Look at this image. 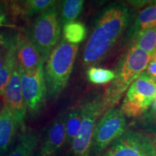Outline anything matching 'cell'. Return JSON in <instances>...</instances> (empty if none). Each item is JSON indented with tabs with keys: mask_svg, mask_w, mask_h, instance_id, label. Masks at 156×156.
Here are the masks:
<instances>
[{
	"mask_svg": "<svg viewBox=\"0 0 156 156\" xmlns=\"http://www.w3.org/2000/svg\"><path fill=\"white\" fill-rule=\"evenodd\" d=\"M131 18V9L124 4H112L103 9L84 49L85 67H93L108 56L126 30Z\"/></svg>",
	"mask_w": 156,
	"mask_h": 156,
	"instance_id": "cell-1",
	"label": "cell"
},
{
	"mask_svg": "<svg viewBox=\"0 0 156 156\" xmlns=\"http://www.w3.org/2000/svg\"><path fill=\"white\" fill-rule=\"evenodd\" d=\"M149 136H150V137H151V139L152 143H153L154 150H155V154H156V133L155 134H149Z\"/></svg>",
	"mask_w": 156,
	"mask_h": 156,
	"instance_id": "cell-27",
	"label": "cell"
},
{
	"mask_svg": "<svg viewBox=\"0 0 156 156\" xmlns=\"http://www.w3.org/2000/svg\"><path fill=\"white\" fill-rule=\"evenodd\" d=\"M4 44L6 47V57L2 67L0 69V96H2L14 69L16 67V38L6 40Z\"/></svg>",
	"mask_w": 156,
	"mask_h": 156,
	"instance_id": "cell-15",
	"label": "cell"
},
{
	"mask_svg": "<svg viewBox=\"0 0 156 156\" xmlns=\"http://www.w3.org/2000/svg\"><path fill=\"white\" fill-rule=\"evenodd\" d=\"M87 28L83 23L74 21L64 25L63 38L70 44L78 45L86 38Z\"/></svg>",
	"mask_w": 156,
	"mask_h": 156,
	"instance_id": "cell-19",
	"label": "cell"
},
{
	"mask_svg": "<svg viewBox=\"0 0 156 156\" xmlns=\"http://www.w3.org/2000/svg\"><path fill=\"white\" fill-rule=\"evenodd\" d=\"M60 34L61 26L56 5L36 17L28 37L46 62L56 46Z\"/></svg>",
	"mask_w": 156,
	"mask_h": 156,
	"instance_id": "cell-4",
	"label": "cell"
},
{
	"mask_svg": "<svg viewBox=\"0 0 156 156\" xmlns=\"http://www.w3.org/2000/svg\"><path fill=\"white\" fill-rule=\"evenodd\" d=\"M146 69H147L146 73L151 77H153V79L156 80V51L155 54H153Z\"/></svg>",
	"mask_w": 156,
	"mask_h": 156,
	"instance_id": "cell-24",
	"label": "cell"
},
{
	"mask_svg": "<svg viewBox=\"0 0 156 156\" xmlns=\"http://www.w3.org/2000/svg\"><path fill=\"white\" fill-rule=\"evenodd\" d=\"M18 127L20 126L14 116L4 106L0 112V155L9 149Z\"/></svg>",
	"mask_w": 156,
	"mask_h": 156,
	"instance_id": "cell-14",
	"label": "cell"
},
{
	"mask_svg": "<svg viewBox=\"0 0 156 156\" xmlns=\"http://www.w3.org/2000/svg\"><path fill=\"white\" fill-rule=\"evenodd\" d=\"M20 70L21 89L27 111L35 116L41 111L46 103L47 93L44 77V64L31 73Z\"/></svg>",
	"mask_w": 156,
	"mask_h": 156,
	"instance_id": "cell-8",
	"label": "cell"
},
{
	"mask_svg": "<svg viewBox=\"0 0 156 156\" xmlns=\"http://www.w3.org/2000/svg\"><path fill=\"white\" fill-rule=\"evenodd\" d=\"M146 122H147L150 124H156V97L155 100L152 103L151 108L147 112V114H145V116L142 117Z\"/></svg>",
	"mask_w": 156,
	"mask_h": 156,
	"instance_id": "cell-23",
	"label": "cell"
},
{
	"mask_svg": "<svg viewBox=\"0 0 156 156\" xmlns=\"http://www.w3.org/2000/svg\"><path fill=\"white\" fill-rule=\"evenodd\" d=\"M5 17H6V15L5 14V12H3L2 9L0 7V25L2 24V23L5 22Z\"/></svg>",
	"mask_w": 156,
	"mask_h": 156,
	"instance_id": "cell-28",
	"label": "cell"
},
{
	"mask_svg": "<svg viewBox=\"0 0 156 156\" xmlns=\"http://www.w3.org/2000/svg\"><path fill=\"white\" fill-rule=\"evenodd\" d=\"M132 38V45L148 54H155L156 51V26L142 30Z\"/></svg>",
	"mask_w": 156,
	"mask_h": 156,
	"instance_id": "cell-18",
	"label": "cell"
},
{
	"mask_svg": "<svg viewBox=\"0 0 156 156\" xmlns=\"http://www.w3.org/2000/svg\"><path fill=\"white\" fill-rule=\"evenodd\" d=\"M155 26H156V2L142 9L137 15L132 27V37L142 30Z\"/></svg>",
	"mask_w": 156,
	"mask_h": 156,
	"instance_id": "cell-17",
	"label": "cell"
},
{
	"mask_svg": "<svg viewBox=\"0 0 156 156\" xmlns=\"http://www.w3.org/2000/svg\"><path fill=\"white\" fill-rule=\"evenodd\" d=\"M115 73L110 69L101 67H90L87 70V77L91 83L95 85H103L113 81Z\"/></svg>",
	"mask_w": 156,
	"mask_h": 156,
	"instance_id": "cell-22",
	"label": "cell"
},
{
	"mask_svg": "<svg viewBox=\"0 0 156 156\" xmlns=\"http://www.w3.org/2000/svg\"><path fill=\"white\" fill-rule=\"evenodd\" d=\"M36 156H57V153H48V152H44L40 150L38 153H37Z\"/></svg>",
	"mask_w": 156,
	"mask_h": 156,
	"instance_id": "cell-26",
	"label": "cell"
},
{
	"mask_svg": "<svg viewBox=\"0 0 156 156\" xmlns=\"http://www.w3.org/2000/svg\"><path fill=\"white\" fill-rule=\"evenodd\" d=\"M56 5L53 0H27L21 2H11L9 9L16 18H29L33 15L42 13Z\"/></svg>",
	"mask_w": 156,
	"mask_h": 156,
	"instance_id": "cell-13",
	"label": "cell"
},
{
	"mask_svg": "<svg viewBox=\"0 0 156 156\" xmlns=\"http://www.w3.org/2000/svg\"><path fill=\"white\" fill-rule=\"evenodd\" d=\"M156 97V80L143 72L129 87L121 111L129 118L145 114Z\"/></svg>",
	"mask_w": 156,
	"mask_h": 156,
	"instance_id": "cell-6",
	"label": "cell"
},
{
	"mask_svg": "<svg viewBox=\"0 0 156 156\" xmlns=\"http://www.w3.org/2000/svg\"><path fill=\"white\" fill-rule=\"evenodd\" d=\"M16 54L19 69L25 73H33L45 62L41 54L23 33H19L16 36Z\"/></svg>",
	"mask_w": 156,
	"mask_h": 156,
	"instance_id": "cell-11",
	"label": "cell"
},
{
	"mask_svg": "<svg viewBox=\"0 0 156 156\" xmlns=\"http://www.w3.org/2000/svg\"><path fill=\"white\" fill-rule=\"evenodd\" d=\"M82 123L80 106L75 107L70 111L66 119V145H71L77 136Z\"/></svg>",
	"mask_w": 156,
	"mask_h": 156,
	"instance_id": "cell-20",
	"label": "cell"
},
{
	"mask_svg": "<svg viewBox=\"0 0 156 156\" xmlns=\"http://www.w3.org/2000/svg\"><path fill=\"white\" fill-rule=\"evenodd\" d=\"M126 121L121 108L108 109L98 121L91 141L89 156H101L126 131Z\"/></svg>",
	"mask_w": 156,
	"mask_h": 156,
	"instance_id": "cell-5",
	"label": "cell"
},
{
	"mask_svg": "<svg viewBox=\"0 0 156 156\" xmlns=\"http://www.w3.org/2000/svg\"><path fill=\"white\" fill-rule=\"evenodd\" d=\"M84 5L83 0H66L61 8V23L66 25L75 21L80 14Z\"/></svg>",
	"mask_w": 156,
	"mask_h": 156,
	"instance_id": "cell-21",
	"label": "cell"
},
{
	"mask_svg": "<svg viewBox=\"0 0 156 156\" xmlns=\"http://www.w3.org/2000/svg\"><path fill=\"white\" fill-rule=\"evenodd\" d=\"M4 106L12 114L20 127L24 129L27 108L21 89L20 75L18 64L14 69L5 93L3 94Z\"/></svg>",
	"mask_w": 156,
	"mask_h": 156,
	"instance_id": "cell-10",
	"label": "cell"
},
{
	"mask_svg": "<svg viewBox=\"0 0 156 156\" xmlns=\"http://www.w3.org/2000/svg\"><path fill=\"white\" fill-rule=\"evenodd\" d=\"M40 135L34 129H23L18 142L7 156H34L38 145Z\"/></svg>",
	"mask_w": 156,
	"mask_h": 156,
	"instance_id": "cell-16",
	"label": "cell"
},
{
	"mask_svg": "<svg viewBox=\"0 0 156 156\" xmlns=\"http://www.w3.org/2000/svg\"><path fill=\"white\" fill-rule=\"evenodd\" d=\"M82 123L71 145L72 156H89L91 141L98 119L105 113L102 95L87 99L80 106Z\"/></svg>",
	"mask_w": 156,
	"mask_h": 156,
	"instance_id": "cell-7",
	"label": "cell"
},
{
	"mask_svg": "<svg viewBox=\"0 0 156 156\" xmlns=\"http://www.w3.org/2000/svg\"><path fill=\"white\" fill-rule=\"evenodd\" d=\"M101 156H156V154L149 134L129 130Z\"/></svg>",
	"mask_w": 156,
	"mask_h": 156,
	"instance_id": "cell-9",
	"label": "cell"
},
{
	"mask_svg": "<svg viewBox=\"0 0 156 156\" xmlns=\"http://www.w3.org/2000/svg\"><path fill=\"white\" fill-rule=\"evenodd\" d=\"M3 46H0V69L2 67L4 62H5V57H6V47L5 45L2 43Z\"/></svg>",
	"mask_w": 156,
	"mask_h": 156,
	"instance_id": "cell-25",
	"label": "cell"
},
{
	"mask_svg": "<svg viewBox=\"0 0 156 156\" xmlns=\"http://www.w3.org/2000/svg\"><path fill=\"white\" fill-rule=\"evenodd\" d=\"M78 51V45L70 44L63 38L51 52L44 69L47 93L56 98L67 86Z\"/></svg>",
	"mask_w": 156,
	"mask_h": 156,
	"instance_id": "cell-3",
	"label": "cell"
},
{
	"mask_svg": "<svg viewBox=\"0 0 156 156\" xmlns=\"http://www.w3.org/2000/svg\"><path fill=\"white\" fill-rule=\"evenodd\" d=\"M66 119L67 115H60L48 129L46 139L41 147L44 152L57 153L66 144Z\"/></svg>",
	"mask_w": 156,
	"mask_h": 156,
	"instance_id": "cell-12",
	"label": "cell"
},
{
	"mask_svg": "<svg viewBox=\"0 0 156 156\" xmlns=\"http://www.w3.org/2000/svg\"><path fill=\"white\" fill-rule=\"evenodd\" d=\"M153 55L132 45L117 65L114 79L102 95L105 112L118 104L126 90L146 69Z\"/></svg>",
	"mask_w": 156,
	"mask_h": 156,
	"instance_id": "cell-2",
	"label": "cell"
}]
</instances>
